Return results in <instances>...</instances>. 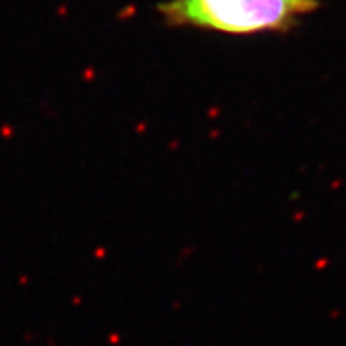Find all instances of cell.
<instances>
[{
	"label": "cell",
	"mask_w": 346,
	"mask_h": 346,
	"mask_svg": "<svg viewBox=\"0 0 346 346\" xmlns=\"http://www.w3.org/2000/svg\"><path fill=\"white\" fill-rule=\"evenodd\" d=\"M319 8V0H165L156 5L169 28L231 35L285 34Z\"/></svg>",
	"instance_id": "cell-1"
}]
</instances>
